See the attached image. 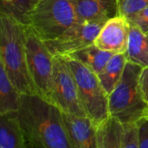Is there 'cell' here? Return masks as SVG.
<instances>
[{
    "label": "cell",
    "mask_w": 148,
    "mask_h": 148,
    "mask_svg": "<svg viewBox=\"0 0 148 148\" xmlns=\"http://www.w3.org/2000/svg\"><path fill=\"white\" fill-rule=\"evenodd\" d=\"M17 121L34 148H75L62 112L38 95H23Z\"/></svg>",
    "instance_id": "cell-1"
},
{
    "label": "cell",
    "mask_w": 148,
    "mask_h": 148,
    "mask_svg": "<svg viewBox=\"0 0 148 148\" xmlns=\"http://www.w3.org/2000/svg\"><path fill=\"white\" fill-rule=\"evenodd\" d=\"M0 65L22 95H36L26 60L23 24L0 11Z\"/></svg>",
    "instance_id": "cell-2"
},
{
    "label": "cell",
    "mask_w": 148,
    "mask_h": 148,
    "mask_svg": "<svg viewBox=\"0 0 148 148\" xmlns=\"http://www.w3.org/2000/svg\"><path fill=\"white\" fill-rule=\"evenodd\" d=\"M142 69L139 65L127 62L120 82L108 95L109 115L124 126L139 124L148 118V104L140 88Z\"/></svg>",
    "instance_id": "cell-3"
},
{
    "label": "cell",
    "mask_w": 148,
    "mask_h": 148,
    "mask_svg": "<svg viewBox=\"0 0 148 148\" xmlns=\"http://www.w3.org/2000/svg\"><path fill=\"white\" fill-rule=\"evenodd\" d=\"M77 20L73 0H40L28 17V26L43 41L60 36Z\"/></svg>",
    "instance_id": "cell-4"
},
{
    "label": "cell",
    "mask_w": 148,
    "mask_h": 148,
    "mask_svg": "<svg viewBox=\"0 0 148 148\" xmlns=\"http://www.w3.org/2000/svg\"><path fill=\"white\" fill-rule=\"evenodd\" d=\"M63 57L74 75L86 116L99 127L110 116L108 95L106 93L95 73L77 60L69 56Z\"/></svg>",
    "instance_id": "cell-5"
},
{
    "label": "cell",
    "mask_w": 148,
    "mask_h": 148,
    "mask_svg": "<svg viewBox=\"0 0 148 148\" xmlns=\"http://www.w3.org/2000/svg\"><path fill=\"white\" fill-rule=\"evenodd\" d=\"M26 60L36 95L49 101L55 56L45 42L28 25H23Z\"/></svg>",
    "instance_id": "cell-6"
},
{
    "label": "cell",
    "mask_w": 148,
    "mask_h": 148,
    "mask_svg": "<svg viewBox=\"0 0 148 148\" xmlns=\"http://www.w3.org/2000/svg\"><path fill=\"white\" fill-rule=\"evenodd\" d=\"M62 113L86 116L74 75L63 56H55L49 101Z\"/></svg>",
    "instance_id": "cell-7"
},
{
    "label": "cell",
    "mask_w": 148,
    "mask_h": 148,
    "mask_svg": "<svg viewBox=\"0 0 148 148\" xmlns=\"http://www.w3.org/2000/svg\"><path fill=\"white\" fill-rule=\"evenodd\" d=\"M104 23L78 21L57 38L44 42L54 56H67L94 44Z\"/></svg>",
    "instance_id": "cell-8"
},
{
    "label": "cell",
    "mask_w": 148,
    "mask_h": 148,
    "mask_svg": "<svg viewBox=\"0 0 148 148\" xmlns=\"http://www.w3.org/2000/svg\"><path fill=\"white\" fill-rule=\"evenodd\" d=\"M130 24L127 18L116 16L108 20L95 40L99 49L113 54L126 53L129 38Z\"/></svg>",
    "instance_id": "cell-9"
},
{
    "label": "cell",
    "mask_w": 148,
    "mask_h": 148,
    "mask_svg": "<svg viewBox=\"0 0 148 148\" xmlns=\"http://www.w3.org/2000/svg\"><path fill=\"white\" fill-rule=\"evenodd\" d=\"M65 124L75 148H98V127L88 116L62 113Z\"/></svg>",
    "instance_id": "cell-10"
},
{
    "label": "cell",
    "mask_w": 148,
    "mask_h": 148,
    "mask_svg": "<svg viewBox=\"0 0 148 148\" xmlns=\"http://www.w3.org/2000/svg\"><path fill=\"white\" fill-rule=\"evenodd\" d=\"M77 20L102 22L119 16L118 0H73Z\"/></svg>",
    "instance_id": "cell-11"
},
{
    "label": "cell",
    "mask_w": 148,
    "mask_h": 148,
    "mask_svg": "<svg viewBox=\"0 0 148 148\" xmlns=\"http://www.w3.org/2000/svg\"><path fill=\"white\" fill-rule=\"evenodd\" d=\"M0 148H34L23 134L16 114L0 115Z\"/></svg>",
    "instance_id": "cell-12"
},
{
    "label": "cell",
    "mask_w": 148,
    "mask_h": 148,
    "mask_svg": "<svg viewBox=\"0 0 148 148\" xmlns=\"http://www.w3.org/2000/svg\"><path fill=\"white\" fill-rule=\"evenodd\" d=\"M126 56L129 62L143 69L148 67V33H143L131 24Z\"/></svg>",
    "instance_id": "cell-13"
},
{
    "label": "cell",
    "mask_w": 148,
    "mask_h": 148,
    "mask_svg": "<svg viewBox=\"0 0 148 148\" xmlns=\"http://www.w3.org/2000/svg\"><path fill=\"white\" fill-rule=\"evenodd\" d=\"M22 95L10 80L3 67L0 65V115L17 113Z\"/></svg>",
    "instance_id": "cell-14"
},
{
    "label": "cell",
    "mask_w": 148,
    "mask_h": 148,
    "mask_svg": "<svg viewBox=\"0 0 148 148\" xmlns=\"http://www.w3.org/2000/svg\"><path fill=\"white\" fill-rule=\"evenodd\" d=\"M127 62V59L126 53L114 54L103 69L97 75L103 88L108 95L113 92L120 82Z\"/></svg>",
    "instance_id": "cell-15"
},
{
    "label": "cell",
    "mask_w": 148,
    "mask_h": 148,
    "mask_svg": "<svg viewBox=\"0 0 148 148\" xmlns=\"http://www.w3.org/2000/svg\"><path fill=\"white\" fill-rule=\"evenodd\" d=\"M124 125L109 116L98 127V148H123Z\"/></svg>",
    "instance_id": "cell-16"
},
{
    "label": "cell",
    "mask_w": 148,
    "mask_h": 148,
    "mask_svg": "<svg viewBox=\"0 0 148 148\" xmlns=\"http://www.w3.org/2000/svg\"><path fill=\"white\" fill-rule=\"evenodd\" d=\"M114 55V54L113 53L99 49L94 43L67 56L77 60L91 71L98 75Z\"/></svg>",
    "instance_id": "cell-17"
},
{
    "label": "cell",
    "mask_w": 148,
    "mask_h": 148,
    "mask_svg": "<svg viewBox=\"0 0 148 148\" xmlns=\"http://www.w3.org/2000/svg\"><path fill=\"white\" fill-rule=\"evenodd\" d=\"M36 4V0H2L1 11L27 25L29 15Z\"/></svg>",
    "instance_id": "cell-18"
},
{
    "label": "cell",
    "mask_w": 148,
    "mask_h": 148,
    "mask_svg": "<svg viewBox=\"0 0 148 148\" xmlns=\"http://www.w3.org/2000/svg\"><path fill=\"white\" fill-rule=\"evenodd\" d=\"M148 5V0H118L119 15L128 17Z\"/></svg>",
    "instance_id": "cell-19"
},
{
    "label": "cell",
    "mask_w": 148,
    "mask_h": 148,
    "mask_svg": "<svg viewBox=\"0 0 148 148\" xmlns=\"http://www.w3.org/2000/svg\"><path fill=\"white\" fill-rule=\"evenodd\" d=\"M127 18L131 25L138 28L143 33H148V5Z\"/></svg>",
    "instance_id": "cell-20"
},
{
    "label": "cell",
    "mask_w": 148,
    "mask_h": 148,
    "mask_svg": "<svg viewBox=\"0 0 148 148\" xmlns=\"http://www.w3.org/2000/svg\"><path fill=\"white\" fill-rule=\"evenodd\" d=\"M123 148H139L138 124L124 126Z\"/></svg>",
    "instance_id": "cell-21"
},
{
    "label": "cell",
    "mask_w": 148,
    "mask_h": 148,
    "mask_svg": "<svg viewBox=\"0 0 148 148\" xmlns=\"http://www.w3.org/2000/svg\"><path fill=\"white\" fill-rule=\"evenodd\" d=\"M139 148H148V118L138 124Z\"/></svg>",
    "instance_id": "cell-22"
},
{
    "label": "cell",
    "mask_w": 148,
    "mask_h": 148,
    "mask_svg": "<svg viewBox=\"0 0 148 148\" xmlns=\"http://www.w3.org/2000/svg\"><path fill=\"white\" fill-rule=\"evenodd\" d=\"M140 88L142 96L148 104V67L144 68L140 77Z\"/></svg>",
    "instance_id": "cell-23"
},
{
    "label": "cell",
    "mask_w": 148,
    "mask_h": 148,
    "mask_svg": "<svg viewBox=\"0 0 148 148\" xmlns=\"http://www.w3.org/2000/svg\"><path fill=\"white\" fill-rule=\"evenodd\" d=\"M36 3H37V2H38V1H40V0H36Z\"/></svg>",
    "instance_id": "cell-24"
}]
</instances>
